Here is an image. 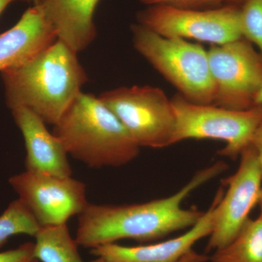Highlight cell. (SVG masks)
Returning a JSON list of instances; mask_svg holds the SVG:
<instances>
[{"instance_id": "obj_1", "label": "cell", "mask_w": 262, "mask_h": 262, "mask_svg": "<svg viewBox=\"0 0 262 262\" xmlns=\"http://www.w3.org/2000/svg\"><path fill=\"white\" fill-rule=\"evenodd\" d=\"M219 161L200 170L175 194L142 203L91 204L78 215L75 241L79 246L93 249L123 239L150 242L172 232L190 228L204 212L183 208L184 200L196 188L227 170Z\"/></svg>"}, {"instance_id": "obj_2", "label": "cell", "mask_w": 262, "mask_h": 262, "mask_svg": "<svg viewBox=\"0 0 262 262\" xmlns=\"http://www.w3.org/2000/svg\"><path fill=\"white\" fill-rule=\"evenodd\" d=\"M1 73L10 110L28 108L53 125L89 81L77 53L59 39L30 61Z\"/></svg>"}, {"instance_id": "obj_3", "label": "cell", "mask_w": 262, "mask_h": 262, "mask_svg": "<svg viewBox=\"0 0 262 262\" xmlns=\"http://www.w3.org/2000/svg\"><path fill=\"white\" fill-rule=\"evenodd\" d=\"M53 134L68 155L90 168L122 166L140 152L116 115L99 98L82 91L54 125Z\"/></svg>"}, {"instance_id": "obj_4", "label": "cell", "mask_w": 262, "mask_h": 262, "mask_svg": "<svg viewBox=\"0 0 262 262\" xmlns=\"http://www.w3.org/2000/svg\"><path fill=\"white\" fill-rule=\"evenodd\" d=\"M136 51L188 101L213 104L215 88L208 51L181 38L165 37L139 23L130 27Z\"/></svg>"}, {"instance_id": "obj_5", "label": "cell", "mask_w": 262, "mask_h": 262, "mask_svg": "<svg viewBox=\"0 0 262 262\" xmlns=\"http://www.w3.org/2000/svg\"><path fill=\"white\" fill-rule=\"evenodd\" d=\"M175 114L172 145L188 139L223 141L221 156L237 160L249 147L262 121V104L247 110H232L213 104L191 102L177 94L170 98Z\"/></svg>"}, {"instance_id": "obj_6", "label": "cell", "mask_w": 262, "mask_h": 262, "mask_svg": "<svg viewBox=\"0 0 262 262\" xmlns=\"http://www.w3.org/2000/svg\"><path fill=\"white\" fill-rule=\"evenodd\" d=\"M98 98L140 147L161 149L172 145L175 114L163 90L149 85L120 87L105 91Z\"/></svg>"}, {"instance_id": "obj_7", "label": "cell", "mask_w": 262, "mask_h": 262, "mask_svg": "<svg viewBox=\"0 0 262 262\" xmlns=\"http://www.w3.org/2000/svg\"><path fill=\"white\" fill-rule=\"evenodd\" d=\"M137 23L165 37L194 39L220 46L243 37L241 6L185 9L166 5H149L138 12Z\"/></svg>"}, {"instance_id": "obj_8", "label": "cell", "mask_w": 262, "mask_h": 262, "mask_svg": "<svg viewBox=\"0 0 262 262\" xmlns=\"http://www.w3.org/2000/svg\"><path fill=\"white\" fill-rule=\"evenodd\" d=\"M208 61L215 93L213 105L247 110L262 90V56L242 37L227 44L211 45Z\"/></svg>"}, {"instance_id": "obj_9", "label": "cell", "mask_w": 262, "mask_h": 262, "mask_svg": "<svg viewBox=\"0 0 262 262\" xmlns=\"http://www.w3.org/2000/svg\"><path fill=\"white\" fill-rule=\"evenodd\" d=\"M8 182L41 227L65 225L89 204L85 184L72 177L25 170Z\"/></svg>"}, {"instance_id": "obj_10", "label": "cell", "mask_w": 262, "mask_h": 262, "mask_svg": "<svg viewBox=\"0 0 262 262\" xmlns=\"http://www.w3.org/2000/svg\"><path fill=\"white\" fill-rule=\"evenodd\" d=\"M239 158L241 163L235 173L222 181L227 190L215 208L213 231L207 244L208 251H216L232 242L258 204L262 172L257 155L250 146Z\"/></svg>"}, {"instance_id": "obj_11", "label": "cell", "mask_w": 262, "mask_h": 262, "mask_svg": "<svg viewBox=\"0 0 262 262\" xmlns=\"http://www.w3.org/2000/svg\"><path fill=\"white\" fill-rule=\"evenodd\" d=\"M223 193L224 189L221 187L208 211L179 237L146 246L105 244L91 249V253L108 262H206L209 258L196 253L192 247L201 239L209 237L213 231L215 208Z\"/></svg>"}, {"instance_id": "obj_12", "label": "cell", "mask_w": 262, "mask_h": 262, "mask_svg": "<svg viewBox=\"0 0 262 262\" xmlns=\"http://www.w3.org/2000/svg\"><path fill=\"white\" fill-rule=\"evenodd\" d=\"M57 39L42 4L33 5L15 26L0 34V72L27 63Z\"/></svg>"}, {"instance_id": "obj_13", "label": "cell", "mask_w": 262, "mask_h": 262, "mask_svg": "<svg viewBox=\"0 0 262 262\" xmlns=\"http://www.w3.org/2000/svg\"><path fill=\"white\" fill-rule=\"evenodd\" d=\"M25 141L26 170L57 177H72L68 153L61 140L36 114L26 108L11 110Z\"/></svg>"}, {"instance_id": "obj_14", "label": "cell", "mask_w": 262, "mask_h": 262, "mask_svg": "<svg viewBox=\"0 0 262 262\" xmlns=\"http://www.w3.org/2000/svg\"><path fill=\"white\" fill-rule=\"evenodd\" d=\"M101 0H42L41 4L56 29L58 39L76 53L96 37L94 17Z\"/></svg>"}, {"instance_id": "obj_15", "label": "cell", "mask_w": 262, "mask_h": 262, "mask_svg": "<svg viewBox=\"0 0 262 262\" xmlns=\"http://www.w3.org/2000/svg\"><path fill=\"white\" fill-rule=\"evenodd\" d=\"M34 237V256L39 262H85L67 224L41 227Z\"/></svg>"}, {"instance_id": "obj_16", "label": "cell", "mask_w": 262, "mask_h": 262, "mask_svg": "<svg viewBox=\"0 0 262 262\" xmlns=\"http://www.w3.org/2000/svg\"><path fill=\"white\" fill-rule=\"evenodd\" d=\"M211 262H262V214L249 219L225 247L216 250Z\"/></svg>"}, {"instance_id": "obj_17", "label": "cell", "mask_w": 262, "mask_h": 262, "mask_svg": "<svg viewBox=\"0 0 262 262\" xmlns=\"http://www.w3.org/2000/svg\"><path fill=\"white\" fill-rule=\"evenodd\" d=\"M40 228L32 212L18 198L0 215V247L14 235L27 234L34 237Z\"/></svg>"}, {"instance_id": "obj_18", "label": "cell", "mask_w": 262, "mask_h": 262, "mask_svg": "<svg viewBox=\"0 0 262 262\" xmlns=\"http://www.w3.org/2000/svg\"><path fill=\"white\" fill-rule=\"evenodd\" d=\"M243 37L257 46L262 56V0H246L241 6Z\"/></svg>"}, {"instance_id": "obj_19", "label": "cell", "mask_w": 262, "mask_h": 262, "mask_svg": "<svg viewBox=\"0 0 262 262\" xmlns=\"http://www.w3.org/2000/svg\"><path fill=\"white\" fill-rule=\"evenodd\" d=\"M146 6L166 5L185 9L206 10L227 5L241 6L246 0H139Z\"/></svg>"}, {"instance_id": "obj_20", "label": "cell", "mask_w": 262, "mask_h": 262, "mask_svg": "<svg viewBox=\"0 0 262 262\" xmlns=\"http://www.w3.org/2000/svg\"><path fill=\"white\" fill-rule=\"evenodd\" d=\"M34 244L27 242L14 249L0 252V262H39L34 253Z\"/></svg>"}, {"instance_id": "obj_21", "label": "cell", "mask_w": 262, "mask_h": 262, "mask_svg": "<svg viewBox=\"0 0 262 262\" xmlns=\"http://www.w3.org/2000/svg\"><path fill=\"white\" fill-rule=\"evenodd\" d=\"M251 146L256 151L262 172V121L259 124L251 141Z\"/></svg>"}, {"instance_id": "obj_22", "label": "cell", "mask_w": 262, "mask_h": 262, "mask_svg": "<svg viewBox=\"0 0 262 262\" xmlns=\"http://www.w3.org/2000/svg\"><path fill=\"white\" fill-rule=\"evenodd\" d=\"M16 1V0H0V15L2 14L3 11L5 10V8L10 4V3H13V2Z\"/></svg>"}, {"instance_id": "obj_23", "label": "cell", "mask_w": 262, "mask_h": 262, "mask_svg": "<svg viewBox=\"0 0 262 262\" xmlns=\"http://www.w3.org/2000/svg\"><path fill=\"white\" fill-rule=\"evenodd\" d=\"M262 104V90L258 93L257 96L255 99V105Z\"/></svg>"}, {"instance_id": "obj_24", "label": "cell", "mask_w": 262, "mask_h": 262, "mask_svg": "<svg viewBox=\"0 0 262 262\" xmlns=\"http://www.w3.org/2000/svg\"><path fill=\"white\" fill-rule=\"evenodd\" d=\"M258 206L260 208V214H262V187L261 192H260L259 198H258Z\"/></svg>"}, {"instance_id": "obj_25", "label": "cell", "mask_w": 262, "mask_h": 262, "mask_svg": "<svg viewBox=\"0 0 262 262\" xmlns=\"http://www.w3.org/2000/svg\"><path fill=\"white\" fill-rule=\"evenodd\" d=\"M22 1L27 2V3H32L33 5H37L40 3L42 0H22Z\"/></svg>"}, {"instance_id": "obj_26", "label": "cell", "mask_w": 262, "mask_h": 262, "mask_svg": "<svg viewBox=\"0 0 262 262\" xmlns=\"http://www.w3.org/2000/svg\"><path fill=\"white\" fill-rule=\"evenodd\" d=\"M89 262H108L106 261V260L103 259V258L101 257H96L95 259L92 260V261Z\"/></svg>"}]
</instances>
